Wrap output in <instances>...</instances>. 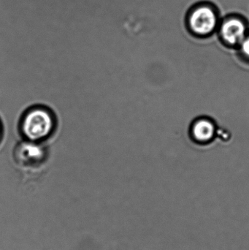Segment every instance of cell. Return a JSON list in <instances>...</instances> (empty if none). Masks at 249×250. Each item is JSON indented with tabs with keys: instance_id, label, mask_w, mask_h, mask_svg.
<instances>
[{
	"instance_id": "cell-2",
	"label": "cell",
	"mask_w": 249,
	"mask_h": 250,
	"mask_svg": "<svg viewBox=\"0 0 249 250\" xmlns=\"http://www.w3.org/2000/svg\"><path fill=\"white\" fill-rule=\"evenodd\" d=\"M187 23L193 34L197 36L205 37L210 35L217 29L220 20L214 6L201 3L194 6L190 10Z\"/></svg>"
},
{
	"instance_id": "cell-1",
	"label": "cell",
	"mask_w": 249,
	"mask_h": 250,
	"mask_svg": "<svg viewBox=\"0 0 249 250\" xmlns=\"http://www.w3.org/2000/svg\"><path fill=\"white\" fill-rule=\"evenodd\" d=\"M56 127L54 113L48 108L36 106L23 114L20 123L22 136L26 141L40 143L52 135Z\"/></svg>"
},
{
	"instance_id": "cell-4",
	"label": "cell",
	"mask_w": 249,
	"mask_h": 250,
	"mask_svg": "<svg viewBox=\"0 0 249 250\" xmlns=\"http://www.w3.org/2000/svg\"><path fill=\"white\" fill-rule=\"evenodd\" d=\"M219 35L227 43L231 45H240L248 35L247 22L241 16L231 15L220 21Z\"/></svg>"
},
{
	"instance_id": "cell-7",
	"label": "cell",
	"mask_w": 249,
	"mask_h": 250,
	"mask_svg": "<svg viewBox=\"0 0 249 250\" xmlns=\"http://www.w3.org/2000/svg\"><path fill=\"white\" fill-rule=\"evenodd\" d=\"M3 135V128L2 125H1V120H0V141H1V138H2Z\"/></svg>"
},
{
	"instance_id": "cell-3",
	"label": "cell",
	"mask_w": 249,
	"mask_h": 250,
	"mask_svg": "<svg viewBox=\"0 0 249 250\" xmlns=\"http://www.w3.org/2000/svg\"><path fill=\"white\" fill-rule=\"evenodd\" d=\"M45 157L46 152L39 143L25 140L15 149V161L23 168H37L43 164Z\"/></svg>"
},
{
	"instance_id": "cell-5",
	"label": "cell",
	"mask_w": 249,
	"mask_h": 250,
	"mask_svg": "<svg viewBox=\"0 0 249 250\" xmlns=\"http://www.w3.org/2000/svg\"><path fill=\"white\" fill-rule=\"evenodd\" d=\"M213 125L208 120H200L194 125L193 133L196 139L203 142L209 141L214 135Z\"/></svg>"
},
{
	"instance_id": "cell-6",
	"label": "cell",
	"mask_w": 249,
	"mask_h": 250,
	"mask_svg": "<svg viewBox=\"0 0 249 250\" xmlns=\"http://www.w3.org/2000/svg\"><path fill=\"white\" fill-rule=\"evenodd\" d=\"M240 46H241L243 54L249 58V34L245 37L244 41L241 42Z\"/></svg>"
}]
</instances>
